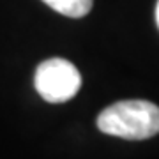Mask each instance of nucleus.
Instances as JSON below:
<instances>
[{
  "mask_svg": "<svg viewBox=\"0 0 159 159\" xmlns=\"http://www.w3.org/2000/svg\"><path fill=\"white\" fill-rule=\"evenodd\" d=\"M43 2L67 18L87 16L94 6V0H43Z\"/></svg>",
  "mask_w": 159,
  "mask_h": 159,
  "instance_id": "7ed1b4c3",
  "label": "nucleus"
},
{
  "mask_svg": "<svg viewBox=\"0 0 159 159\" xmlns=\"http://www.w3.org/2000/svg\"><path fill=\"white\" fill-rule=\"evenodd\" d=\"M97 127L124 140H147L159 133V106L142 99L119 101L99 113Z\"/></svg>",
  "mask_w": 159,
  "mask_h": 159,
  "instance_id": "f257e3e1",
  "label": "nucleus"
},
{
  "mask_svg": "<svg viewBox=\"0 0 159 159\" xmlns=\"http://www.w3.org/2000/svg\"><path fill=\"white\" fill-rule=\"evenodd\" d=\"M34 85L39 96L48 102H66L78 94L81 74L66 58H48L35 69Z\"/></svg>",
  "mask_w": 159,
  "mask_h": 159,
  "instance_id": "f03ea898",
  "label": "nucleus"
},
{
  "mask_svg": "<svg viewBox=\"0 0 159 159\" xmlns=\"http://www.w3.org/2000/svg\"><path fill=\"white\" fill-rule=\"evenodd\" d=\"M156 23H157V29H159V0H157V6H156Z\"/></svg>",
  "mask_w": 159,
  "mask_h": 159,
  "instance_id": "20e7f679",
  "label": "nucleus"
}]
</instances>
